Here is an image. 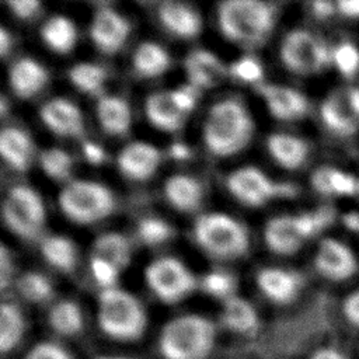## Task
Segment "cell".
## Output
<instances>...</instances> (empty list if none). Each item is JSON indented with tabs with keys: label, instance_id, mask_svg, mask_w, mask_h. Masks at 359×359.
I'll return each instance as SVG.
<instances>
[{
	"label": "cell",
	"instance_id": "1",
	"mask_svg": "<svg viewBox=\"0 0 359 359\" xmlns=\"http://www.w3.org/2000/svg\"><path fill=\"white\" fill-rule=\"evenodd\" d=\"M254 121L245 105L234 98L216 102L203 123L206 149L217 157H230L241 151L251 140Z\"/></svg>",
	"mask_w": 359,
	"mask_h": 359
},
{
	"label": "cell",
	"instance_id": "2",
	"mask_svg": "<svg viewBox=\"0 0 359 359\" xmlns=\"http://www.w3.org/2000/svg\"><path fill=\"white\" fill-rule=\"evenodd\" d=\"M217 22L231 42L245 48L259 46L273 31L276 8L261 0H226L217 6Z\"/></svg>",
	"mask_w": 359,
	"mask_h": 359
},
{
	"label": "cell",
	"instance_id": "3",
	"mask_svg": "<svg viewBox=\"0 0 359 359\" xmlns=\"http://www.w3.org/2000/svg\"><path fill=\"white\" fill-rule=\"evenodd\" d=\"M216 342L215 324L199 314H182L168 320L157 348L163 359H206Z\"/></svg>",
	"mask_w": 359,
	"mask_h": 359
},
{
	"label": "cell",
	"instance_id": "4",
	"mask_svg": "<svg viewBox=\"0 0 359 359\" xmlns=\"http://www.w3.org/2000/svg\"><path fill=\"white\" fill-rule=\"evenodd\" d=\"M97 324L108 338L119 342H133L144 334L147 314L143 304L133 294L112 287L101 290L98 294Z\"/></svg>",
	"mask_w": 359,
	"mask_h": 359
},
{
	"label": "cell",
	"instance_id": "5",
	"mask_svg": "<svg viewBox=\"0 0 359 359\" xmlns=\"http://www.w3.org/2000/svg\"><path fill=\"white\" fill-rule=\"evenodd\" d=\"M334 213L331 208H321L299 215L272 217L264 229L266 247L280 255L294 254L307 240L318 234L332 222Z\"/></svg>",
	"mask_w": 359,
	"mask_h": 359
},
{
	"label": "cell",
	"instance_id": "6",
	"mask_svg": "<svg viewBox=\"0 0 359 359\" xmlns=\"http://www.w3.org/2000/svg\"><path fill=\"white\" fill-rule=\"evenodd\" d=\"M194 237L205 252L219 259L240 258L250 248L245 227L234 217L220 212L201 215L194 224Z\"/></svg>",
	"mask_w": 359,
	"mask_h": 359
},
{
	"label": "cell",
	"instance_id": "7",
	"mask_svg": "<svg viewBox=\"0 0 359 359\" xmlns=\"http://www.w3.org/2000/svg\"><path fill=\"white\" fill-rule=\"evenodd\" d=\"M63 215L79 224H93L108 217L116 206L115 195L105 185L90 180L69 181L57 196Z\"/></svg>",
	"mask_w": 359,
	"mask_h": 359
},
{
	"label": "cell",
	"instance_id": "8",
	"mask_svg": "<svg viewBox=\"0 0 359 359\" xmlns=\"http://www.w3.org/2000/svg\"><path fill=\"white\" fill-rule=\"evenodd\" d=\"M6 226L18 237L36 238L45 226L46 210L41 195L28 185H14L8 189L3 206Z\"/></svg>",
	"mask_w": 359,
	"mask_h": 359
},
{
	"label": "cell",
	"instance_id": "9",
	"mask_svg": "<svg viewBox=\"0 0 359 359\" xmlns=\"http://www.w3.org/2000/svg\"><path fill=\"white\" fill-rule=\"evenodd\" d=\"M279 56L282 63L296 74H316L331 62V50L311 31L297 28L283 38Z\"/></svg>",
	"mask_w": 359,
	"mask_h": 359
},
{
	"label": "cell",
	"instance_id": "10",
	"mask_svg": "<svg viewBox=\"0 0 359 359\" xmlns=\"http://www.w3.org/2000/svg\"><path fill=\"white\" fill-rule=\"evenodd\" d=\"M230 194L247 206H262L272 199L293 196L296 187L269 178L257 167L245 165L234 170L227 177Z\"/></svg>",
	"mask_w": 359,
	"mask_h": 359
},
{
	"label": "cell",
	"instance_id": "11",
	"mask_svg": "<svg viewBox=\"0 0 359 359\" xmlns=\"http://www.w3.org/2000/svg\"><path fill=\"white\" fill-rule=\"evenodd\" d=\"M144 280L153 294L165 304L182 300L196 286L194 273L172 257H163L149 264Z\"/></svg>",
	"mask_w": 359,
	"mask_h": 359
},
{
	"label": "cell",
	"instance_id": "12",
	"mask_svg": "<svg viewBox=\"0 0 359 359\" xmlns=\"http://www.w3.org/2000/svg\"><path fill=\"white\" fill-rule=\"evenodd\" d=\"M317 272L334 282H342L358 272V259L353 251L335 238H323L314 255Z\"/></svg>",
	"mask_w": 359,
	"mask_h": 359
},
{
	"label": "cell",
	"instance_id": "13",
	"mask_svg": "<svg viewBox=\"0 0 359 359\" xmlns=\"http://www.w3.org/2000/svg\"><path fill=\"white\" fill-rule=\"evenodd\" d=\"M130 34L129 21L115 8L100 7L90 22V36L104 53L118 52Z\"/></svg>",
	"mask_w": 359,
	"mask_h": 359
},
{
	"label": "cell",
	"instance_id": "14",
	"mask_svg": "<svg viewBox=\"0 0 359 359\" xmlns=\"http://www.w3.org/2000/svg\"><path fill=\"white\" fill-rule=\"evenodd\" d=\"M258 93L271 115L276 119L296 121L306 116L310 111L307 97L296 88L279 84H259Z\"/></svg>",
	"mask_w": 359,
	"mask_h": 359
},
{
	"label": "cell",
	"instance_id": "15",
	"mask_svg": "<svg viewBox=\"0 0 359 359\" xmlns=\"http://www.w3.org/2000/svg\"><path fill=\"white\" fill-rule=\"evenodd\" d=\"M161 151L146 142H132L116 156L119 171L133 180L146 181L156 174L161 164Z\"/></svg>",
	"mask_w": 359,
	"mask_h": 359
},
{
	"label": "cell",
	"instance_id": "16",
	"mask_svg": "<svg viewBox=\"0 0 359 359\" xmlns=\"http://www.w3.org/2000/svg\"><path fill=\"white\" fill-rule=\"evenodd\" d=\"M42 122L56 135L65 137H81L86 132L80 108L66 98H52L39 109Z\"/></svg>",
	"mask_w": 359,
	"mask_h": 359
},
{
	"label": "cell",
	"instance_id": "17",
	"mask_svg": "<svg viewBox=\"0 0 359 359\" xmlns=\"http://www.w3.org/2000/svg\"><path fill=\"white\" fill-rule=\"evenodd\" d=\"M257 285L266 299L278 304H286L299 294L302 278L299 273L283 268H265L257 275Z\"/></svg>",
	"mask_w": 359,
	"mask_h": 359
},
{
	"label": "cell",
	"instance_id": "18",
	"mask_svg": "<svg viewBox=\"0 0 359 359\" xmlns=\"http://www.w3.org/2000/svg\"><path fill=\"white\" fill-rule=\"evenodd\" d=\"M320 116L324 125L334 133L349 136L359 128V116L353 112L345 90L331 93L320 105Z\"/></svg>",
	"mask_w": 359,
	"mask_h": 359
},
{
	"label": "cell",
	"instance_id": "19",
	"mask_svg": "<svg viewBox=\"0 0 359 359\" xmlns=\"http://www.w3.org/2000/svg\"><path fill=\"white\" fill-rule=\"evenodd\" d=\"M157 14L167 31L184 39L195 38L202 28L199 13L192 6L182 1H163L158 6Z\"/></svg>",
	"mask_w": 359,
	"mask_h": 359
},
{
	"label": "cell",
	"instance_id": "20",
	"mask_svg": "<svg viewBox=\"0 0 359 359\" xmlns=\"http://www.w3.org/2000/svg\"><path fill=\"white\" fill-rule=\"evenodd\" d=\"M46 69L32 57L17 59L8 70V84L20 98L36 95L48 83Z\"/></svg>",
	"mask_w": 359,
	"mask_h": 359
},
{
	"label": "cell",
	"instance_id": "21",
	"mask_svg": "<svg viewBox=\"0 0 359 359\" xmlns=\"http://www.w3.org/2000/svg\"><path fill=\"white\" fill-rule=\"evenodd\" d=\"M184 69L189 84L199 90L216 86L226 74V67L220 59L206 49L189 52L184 60Z\"/></svg>",
	"mask_w": 359,
	"mask_h": 359
},
{
	"label": "cell",
	"instance_id": "22",
	"mask_svg": "<svg viewBox=\"0 0 359 359\" xmlns=\"http://www.w3.org/2000/svg\"><path fill=\"white\" fill-rule=\"evenodd\" d=\"M0 154L13 170L27 171L34 160V143L22 129L6 126L0 132Z\"/></svg>",
	"mask_w": 359,
	"mask_h": 359
},
{
	"label": "cell",
	"instance_id": "23",
	"mask_svg": "<svg viewBox=\"0 0 359 359\" xmlns=\"http://www.w3.org/2000/svg\"><path fill=\"white\" fill-rule=\"evenodd\" d=\"M100 126L112 136L126 135L132 125V111L126 100L118 95H102L95 105Z\"/></svg>",
	"mask_w": 359,
	"mask_h": 359
},
{
	"label": "cell",
	"instance_id": "24",
	"mask_svg": "<svg viewBox=\"0 0 359 359\" xmlns=\"http://www.w3.org/2000/svg\"><path fill=\"white\" fill-rule=\"evenodd\" d=\"M164 195L177 210L194 212L203 201V188L196 178L187 174H175L165 180Z\"/></svg>",
	"mask_w": 359,
	"mask_h": 359
},
{
	"label": "cell",
	"instance_id": "25",
	"mask_svg": "<svg viewBox=\"0 0 359 359\" xmlns=\"http://www.w3.org/2000/svg\"><path fill=\"white\" fill-rule=\"evenodd\" d=\"M268 151L272 158L286 170H296L302 167L310 153L306 140L289 133H273L266 142Z\"/></svg>",
	"mask_w": 359,
	"mask_h": 359
},
{
	"label": "cell",
	"instance_id": "26",
	"mask_svg": "<svg viewBox=\"0 0 359 359\" xmlns=\"http://www.w3.org/2000/svg\"><path fill=\"white\" fill-rule=\"evenodd\" d=\"M144 112L150 123L164 132L178 130L185 119V114L174 104L170 91L151 93L144 101Z\"/></svg>",
	"mask_w": 359,
	"mask_h": 359
},
{
	"label": "cell",
	"instance_id": "27",
	"mask_svg": "<svg viewBox=\"0 0 359 359\" xmlns=\"http://www.w3.org/2000/svg\"><path fill=\"white\" fill-rule=\"evenodd\" d=\"M310 182L314 191L324 196H352L358 194V178L337 167L324 165L317 168L311 174Z\"/></svg>",
	"mask_w": 359,
	"mask_h": 359
},
{
	"label": "cell",
	"instance_id": "28",
	"mask_svg": "<svg viewBox=\"0 0 359 359\" xmlns=\"http://www.w3.org/2000/svg\"><path fill=\"white\" fill-rule=\"evenodd\" d=\"M222 323L231 332L250 335L257 331L259 325V317L248 300L238 296H231L223 303Z\"/></svg>",
	"mask_w": 359,
	"mask_h": 359
},
{
	"label": "cell",
	"instance_id": "29",
	"mask_svg": "<svg viewBox=\"0 0 359 359\" xmlns=\"http://www.w3.org/2000/svg\"><path fill=\"white\" fill-rule=\"evenodd\" d=\"M39 251L43 259L57 271L70 273L76 269L79 254L76 244L70 238L57 234L42 237Z\"/></svg>",
	"mask_w": 359,
	"mask_h": 359
},
{
	"label": "cell",
	"instance_id": "30",
	"mask_svg": "<svg viewBox=\"0 0 359 359\" xmlns=\"http://www.w3.org/2000/svg\"><path fill=\"white\" fill-rule=\"evenodd\" d=\"M42 41L57 53L70 52L77 41V29L74 22L66 15L49 17L39 29Z\"/></svg>",
	"mask_w": 359,
	"mask_h": 359
},
{
	"label": "cell",
	"instance_id": "31",
	"mask_svg": "<svg viewBox=\"0 0 359 359\" xmlns=\"http://www.w3.org/2000/svg\"><path fill=\"white\" fill-rule=\"evenodd\" d=\"M50 330L62 337H74L84 330V316L80 306L69 299L56 302L48 313Z\"/></svg>",
	"mask_w": 359,
	"mask_h": 359
},
{
	"label": "cell",
	"instance_id": "32",
	"mask_svg": "<svg viewBox=\"0 0 359 359\" xmlns=\"http://www.w3.org/2000/svg\"><path fill=\"white\" fill-rule=\"evenodd\" d=\"M171 63L170 53L157 42H142L132 56L133 69L143 77L151 79L161 76Z\"/></svg>",
	"mask_w": 359,
	"mask_h": 359
},
{
	"label": "cell",
	"instance_id": "33",
	"mask_svg": "<svg viewBox=\"0 0 359 359\" xmlns=\"http://www.w3.org/2000/svg\"><path fill=\"white\" fill-rule=\"evenodd\" d=\"M93 257L107 259L122 269L130 261L132 243L126 236L121 233L109 231L100 234L93 244Z\"/></svg>",
	"mask_w": 359,
	"mask_h": 359
},
{
	"label": "cell",
	"instance_id": "34",
	"mask_svg": "<svg viewBox=\"0 0 359 359\" xmlns=\"http://www.w3.org/2000/svg\"><path fill=\"white\" fill-rule=\"evenodd\" d=\"M25 318L20 307L4 302L0 309V349L3 353L11 352L25 334Z\"/></svg>",
	"mask_w": 359,
	"mask_h": 359
},
{
	"label": "cell",
	"instance_id": "35",
	"mask_svg": "<svg viewBox=\"0 0 359 359\" xmlns=\"http://www.w3.org/2000/svg\"><path fill=\"white\" fill-rule=\"evenodd\" d=\"M70 83L86 94H98L104 88L107 81V72L102 66L91 62H80L70 67L69 73Z\"/></svg>",
	"mask_w": 359,
	"mask_h": 359
},
{
	"label": "cell",
	"instance_id": "36",
	"mask_svg": "<svg viewBox=\"0 0 359 359\" xmlns=\"http://www.w3.org/2000/svg\"><path fill=\"white\" fill-rule=\"evenodd\" d=\"M18 293L31 303H45L53 296L50 280L39 272H25L17 280Z\"/></svg>",
	"mask_w": 359,
	"mask_h": 359
},
{
	"label": "cell",
	"instance_id": "37",
	"mask_svg": "<svg viewBox=\"0 0 359 359\" xmlns=\"http://www.w3.org/2000/svg\"><path fill=\"white\" fill-rule=\"evenodd\" d=\"M39 165L42 171L53 180H66L73 171L72 156L59 147H49L39 153Z\"/></svg>",
	"mask_w": 359,
	"mask_h": 359
},
{
	"label": "cell",
	"instance_id": "38",
	"mask_svg": "<svg viewBox=\"0 0 359 359\" xmlns=\"http://www.w3.org/2000/svg\"><path fill=\"white\" fill-rule=\"evenodd\" d=\"M137 237L147 245H158L174 236L171 224L160 217L147 216L137 223Z\"/></svg>",
	"mask_w": 359,
	"mask_h": 359
},
{
	"label": "cell",
	"instance_id": "39",
	"mask_svg": "<svg viewBox=\"0 0 359 359\" xmlns=\"http://www.w3.org/2000/svg\"><path fill=\"white\" fill-rule=\"evenodd\" d=\"M202 290L216 299H223L227 300L233 294V290L236 287V279L231 273L222 271V269H215L203 275L201 280Z\"/></svg>",
	"mask_w": 359,
	"mask_h": 359
},
{
	"label": "cell",
	"instance_id": "40",
	"mask_svg": "<svg viewBox=\"0 0 359 359\" xmlns=\"http://www.w3.org/2000/svg\"><path fill=\"white\" fill-rule=\"evenodd\" d=\"M331 62L342 76L352 77L359 72V48L352 42H341L331 50Z\"/></svg>",
	"mask_w": 359,
	"mask_h": 359
},
{
	"label": "cell",
	"instance_id": "41",
	"mask_svg": "<svg viewBox=\"0 0 359 359\" xmlns=\"http://www.w3.org/2000/svg\"><path fill=\"white\" fill-rule=\"evenodd\" d=\"M231 74L244 83H258L264 77V66L255 56L244 55L230 66Z\"/></svg>",
	"mask_w": 359,
	"mask_h": 359
},
{
	"label": "cell",
	"instance_id": "42",
	"mask_svg": "<svg viewBox=\"0 0 359 359\" xmlns=\"http://www.w3.org/2000/svg\"><path fill=\"white\" fill-rule=\"evenodd\" d=\"M119 268L111 264L107 259H102L100 257H93L91 258V273L94 280L105 289H112L116 287L118 276H119Z\"/></svg>",
	"mask_w": 359,
	"mask_h": 359
},
{
	"label": "cell",
	"instance_id": "43",
	"mask_svg": "<svg viewBox=\"0 0 359 359\" xmlns=\"http://www.w3.org/2000/svg\"><path fill=\"white\" fill-rule=\"evenodd\" d=\"M22 359H74L73 355L55 341H39L34 344Z\"/></svg>",
	"mask_w": 359,
	"mask_h": 359
},
{
	"label": "cell",
	"instance_id": "44",
	"mask_svg": "<svg viewBox=\"0 0 359 359\" xmlns=\"http://www.w3.org/2000/svg\"><path fill=\"white\" fill-rule=\"evenodd\" d=\"M170 95L174 101V104L178 107V109L182 114H189L194 111V108L196 107L198 102V94H199V88H196L192 84H187V86H181L177 87L174 90H168Z\"/></svg>",
	"mask_w": 359,
	"mask_h": 359
},
{
	"label": "cell",
	"instance_id": "45",
	"mask_svg": "<svg viewBox=\"0 0 359 359\" xmlns=\"http://www.w3.org/2000/svg\"><path fill=\"white\" fill-rule=\"evenodd\" d=\"M342 316L351 327L359 330V289L353 290L344 299Z\"/></svg>",
	"mask_w": 359,
	"mask_h": 359
},
{
	"label": "cell",
	"instance_id": "46",
	"mask_svg": "<svg viewBox=\"0 0 359 359\" xmlns=\"http://www.w3.org/2000/svg\"><path fill=\"white\" fill-rule=\"evenodd\" d=\"M7 6L10 11L21 20L34 17L41 8V3L38 0H8Z\"/></svg>",
	"mask_w": 359,
	"mask_h": 359
},
{
	"label": "cell",
	"instance_id": "47",
	"mask_svg": "<svg viewBox=\"0 0 359 359\" xmlns=\"http://www.w3.org/2000/svg\"><path fill=\"white\" fill-rule=\"evenodd\" d=\"M83 154L86 157V160L91 164H102L107 160V153L104 150V147L93 140H86L83 142Z\"/></svg>",
	"mask_w": 359,
	"mask_h": 359
},
{
	"label": "cell",
	"instance_id": "48",
	"mask_svg": "<svg viewBox=\"0 0 359 359\" xmlns=\"http://www.w3.org/2000/svg\"><path fill=\"white\" fill-rule=\"evenodd\" d=\"M309 359H349L348 355L338 346L334 345H324L320 348H316Z\"/></svg>",
	"mask_w": 359,
	"mask_h": 359
},
{
	"label": "cell",
	"instance_id": "49",
	"mask_svg": "<svg viewBox=\"0 0 359 359\" xmlns=\"http://www.w3.org/2000/svg\"><path fill=\"white\" fill-rule=\"evenodd\" d=\"M311 11L314 15L320 18H327L338 13V8H337V3H332V1H314L311 3Z\"/></svg>",
	"mask_w": 359,
	"mask_h": 359
},
{
	"label": "cell",
	"instance_id": "50",
	"mask_svg": "<svg viewBox=\"0 0 359 359\" xmlns=\"http://www.w3.org/2000/svg\"><path fill=\"white\" fill-rule=\"evenodd\" d=\"M338 13L348 18H359V0H344L337 3Z\"/></svg>",
	"mask_w": 359,
	"mask_h": 359
},
{
	"label": "cell",
	"instance_id": "51",
	"mask_svg": "<svg viewBox=\"0 0 359 359\" xmlns=\"http://www.w3.org/2000/svg\"><path fill=\"white\" fill-rule=\"evenodd\" d=\"M170 157L174 158V160H178V161H182V160H188L191 157V149L187 143L184 142H175L170 146V151H168Z\"/></svg>",
	"mask_w": 359,
	"mask_h": 359
},
{
	"label": "cell",
	"instance_id": "52",
	"mask_svg": "<svg viewBox=\"0 0 359 359\" xmlns=\"http://www.w3.org/2000/svg\"><path fill=\"white\" fill-rule=\"evenodd\" d=\"M8 262H10V257L7 254V248L3 245L1 247V286L4 287L6 286V282H7V273L10 272V266H8Z\"/></svg>",
	"mask_w": 359,
	"mask_h": 359
},
{
	"label": "cell",
	"instance_id": "53",
	"mask_svg": "<svg viewBox=\"0 0 359 359\" xmlns=\"http://www.w3.org/2000/svg\"><path fill=\"white\" fill-rule=\"evenodd\" d=\"M346 95L353 112L359 116V87L346 88Z\"/></svg>",
	"mask_w": 359,
	"mask_h": 359
},
{
	"label": "cell",
	"instance_id": "54",
	"mask_svg": "<svg viewBox=\"0 0 359 359\" xmlns=\"http://www.w3.org/2000/svg\"><path fill=\"white\" fill-rule=\"evenodd\" d=\"M10 45H11L10 34L6 28H1L0 29V52H1V56L7 55V50H8Z\"/></svg>",
	"mask_w": 359,
	"mask_h": 359
},
{
	"label": "cell",
	"instance_id": "55",
	"mask_svg": "<svg viewBox=\"0 0 359 359\" xmlns=\"http://www.w3.org/2000/svg\"><path fill=\"white\" fill-rule=\"evenodd\" d=\"M344 224L353 231H359V215L356 212H351V213L345 215Z\"/></svg>",
	"mask_w": 359,
	"mask_h": 359
},
{
	"label": "cell",
	"instance_id": "56",
	"mask_svg": "<svg viewBox=\"0 0 359 359\" xmlns=\"http://www.w3.org/2000/svg\"><path fill=\"white\" fill-rule=\"evenodd\" d=\"M95 359H128V358H123V356H115V355H101Z\"/></svg>",
	"mask_w": 359,
	"mask_h": 359
},
{
	"label": "cell",
	"instance_id": "57",
	"mask_svg": "<svg viewBox=\"0 0 359 359\" xmlns=\"http://www.w3.org/2000/svg\"><path fill=\"white\" fill-rule=\"evenodd\" d=\"M358 194H359V177H358Z\"/></svg>",
	"mask_w": 359,
	"mask_h": 359
}]
</instances>
